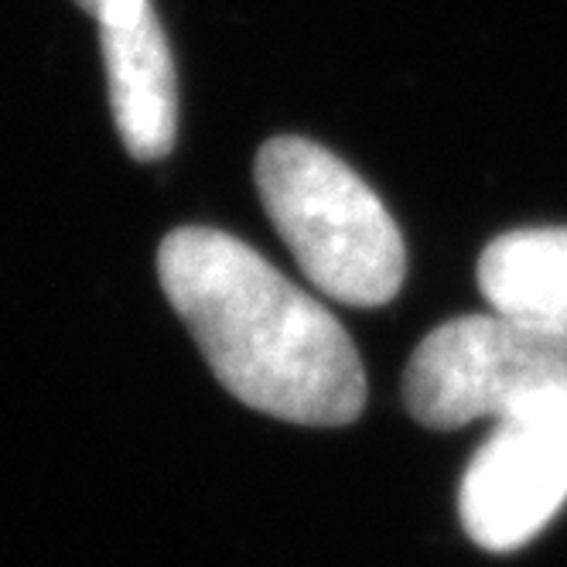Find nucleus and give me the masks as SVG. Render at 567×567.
<instances>
[{
	"label": "nucleus",
	"mask_w": 567,
	"mask_h": 567,
	"mask_svg": "<svg viewBox=\"0 0 567 567\" xmlns=\"http://www.w3.org/2000/svg\"><path fill=\"white\" fill-rule=\"evenodd\" d=\"M157 280L216 380L277 421L342 427L367 408V370L339 318L243 239L182 226Z\"/></svg>",
	"instance_id": "f257e3e1"
},
{
	"label": "nucleus",
	"mask_w": 567,
	"mask_h": 567,
	"mask_svg": "<svg viewBox=\"0 0 567 567\" xmlns=\"http://www.w3.org/2000/svg\"><path fill=\"white\" fill-rule=\"evenodd\" d=\"M254 172L274 229L321 295L349 308H383L400 295L403 236L342 157L288 134L260 147Z\"/></svg>",
	"instance_id": "f03ea898"
},
{
	"label": "nucleus",
	"mask_w": 567,
	"mask_h": 567,
	"mask_svg": "<svg viewBox=\"0 0 567 567\" xmlns=\"http://www.w3.org/2000/svg\"><path fill=\"white\" fill-rule=\"evenodd\" d=\"M567 400V332L513 315H462L414 349L403 373L408 414L431 431Z\"/></svg>",
	"instance_id": "7ed1b4c3"
},
{
	"label": "nucleus",
	"mask_w": 567,
	"mask_h": 567,
	"mask_svg": "<svg viewBox=\"0 0 567 567\" xmlns=\"http://www.w3.org/2000/svg\"><path fill=\"white\" fill-rule=\"evenodd\" d=\"M567 503V400L496 421L458 485L465 534L493 554L530 544Z\"/></svg>",
	"instance_id": "20e7f679"
},
{
	"label": "nucleus",
	"mask_w": 567,
	"mask_h": 567,
	"mask_svg": "<svg viewBox=\"0 0 567 567\" xmlns=\"http://www.w3.org/2000/svg\"><path fill=\"white\" fill-rule=\"evenodd\" d=\"M116 134L134 161H161L178 134V79L151 0H103L96 11Z\"/></svg>",
	"instance_id": "39448f33"
},
{
	"label": "nucleus",
	"mask_w": 567,
	"mask_h": 567,
	"mask_svg": "<svg viewBox=\"0 0 567 567\" xmlns=\"http://www.w3.org/2000/svg\"><path fill=\"white\" fill-rule=\"evenodd\" d=\"M478 291L499 315L567 332V226L493 239L478 257Z\"/></svg>",
	"instance_id": "423d86ee"
},
{
	"label": "nucleus",
	"mask_w": 567,
	"mask_h": 567,
	"mask_svg": "<svg viewBox=\"0 0 567 567\" xmlns=\"http://www.w3.org/2000/svg\"><path fill=\"white\" fill-rule=\"evenodd\" d=\"M75 4H79V8H83L86 14H93V18H96V11L103 8V0H75Z\"/></svg>",
	"instance_id": "0eeeda50"
}]
</instances>
